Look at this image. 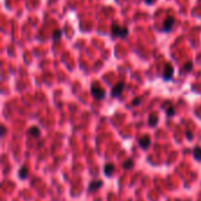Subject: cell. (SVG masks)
<instances>
[{
  "label": "cell",
  "mask_w": 201,
  "mask_h": 201,
  "mask_svg": "<svg viewBox=\"0 0 201 201\" xmlns=\"http://www.w3.org/2000/svg\"><path fill=\"white\" fill-rule=\"evenodd\" d=\"M174 75V68L172 65L171 63H166L165 64V68H164V72H162V79L165 82H168L169 79H172Z\"/></svg>",
  "instance_id": "cell-2"
},
{
  "label": "cell",
  "mask_w": 201,
  "mask_h": 201,
  "mask_svg": "<svg viewBox=\"0 0 201 201\" xmlns=\"http://www.w3.org/2000/svg\"><path fill=\"white\" fill-rule=\"evenodd\" d=\"M133 167V161L131 160V159H128V160H126L125 162H124V168L125 169H131Z\"/></svg>",
  "instance_id": "cell-15"
},
{
  "label": "cell",
  "mask_w": 201,
  "mask_h": 201,
  "mask_svg": "<svg viewBox=\"0 0 201 201\" xmlns=\"http://www.w3.org/2000/svg\"><path fill=\"white\" fill-rule=\"evenodd\" d=\"M61 36H62V31L61 30H55L52 34V39L54 41H57V40H59L61 38Z\"/></svg>",
  "instance_id": "cell-13"
},
{
  "label": "cell",
  "mask_w": 201,
  "mask_h": 201,
  "mask_svg": "<svg viewBox=\"0 0 201 201\" xmlns=\"http://www.w3.org/2000/svg\"><path fill=\"white\" fill-rule=\"evenodd\" d=\"M113 170H114V166H113L112 163H106V164H105L104 171H105V175H106V176H110V175H112Z\"/></svg>",
  "instance_id": "cell-10"
},
{
  "label": "cell",
  "mask_w": 201,
  "mask_h": 201,
  "mask_svg": "<svg viewBox=\"0 0 201 201\" xmlns=\"http://www.w3.org/2000/svg\"><path fill=\"white\" fill-rule=\"evenodd\" d=\"M139 144H140V147L142 149H147V148L151 146V139H149L148 136H142L140 141H139Z\"/></svg>",
  "instance_id": "cell-7"
},
{
  "label": "cell",
  "mask_w": 201,
  "mask_h": 201,
  "mask_svg": "<svg viewBox=\"0 0 201 201\" xmlns=\"http://www.w3.org/2000/svg\"><path fill=\"white\" fill-rule=\"evenodd\" d=\"M19 176H20V179H26V176H27V169L25 168V167H22L21 169H20V171H19Z\"/></svg>",
  "instance_id": "cell-16"
},
{
  "label": "cell",
  "mask_w": 201,
  "mask_h": 201,
  "mask_svg": "<svg viewBox=\"0 0 201 201\" xmlns=\"http://www.w3.org/2000/svg\"><path fill=\"white\" fill-rule=\"evenodd\" d=\"M192 68H193V63L191 62H187L185 65H184V70H185V72H191L192 71Z\"/></svg>",
  "instance_id": "cell-14"
},
{
  "label": "cell",
  "mask_w": 201,
  "mask_h": 201,
  "mask_svg": "<svg viewBox=\"0 0 201 201\" xmlns=\"http://www.w3.org/2000/svg\"><path fill=\"white\" fill-rule=\"evenodd\" d=\"M174 24H175V18L174 17H167L166 19L164 20V23H162V27H161V31L165 32V33H167V32H169L173 29V26H174Z\"/></svg>",
  "instance_id": "cell-4"
},
{
  "label": "cell",
  "mask_w": 201,
  "mask_h": 201,
  "mask_svg": "<svg viewBox=\"0 0 201 201\" xmlns=\"http://www.w3.org/2000/svg\"><path fill=\"white\" fill-rule=\"evenodd\" d=\"M143 1H145V2L147 4V5H151V4H153V2L155 1V0H143Z\"/></svg>",
  "instance_id": "cell-19"
},
{
  "label": "cell",
  "mask_w": 201,
  "mask_h": 201,
  "mask_svg": "<svg viewBox=\"0 0 201 201\" xmlns=\"http://www.w3.org/2000/svg\"><path fill=\"white\" fill-rule=\"evenodd\" d=\"M124 89H125V83H124V82H119V83H117V84L112 88L111 96L112 97H115V98L119 97L120 95L122 93V91H124Z\"/></svg>",
  "instance_id": "cell-5"
},
{
  "label": "cell",
  "mask_w": 201,
  "mask_h": 201,
  "mask_svg": "<svg viewBox=\"0 0 201 201\" xmlns=\"http://www.w3.org/2000/svg\"><path fill=\"white\" fill-rule=\"evenodd\" d=\"M186 137L188 140H193V134H192V132H186Z\"/></svg>",
  "instance_id": "cell-18"
},
{
  "label": "cell",
  "mask_w": 201,
  "mask_h": 201,
  "mask_svg": "<svg viewBox=\"0 0 201 201\" xmlns=\"http://www.w3.org/2000/svg\"><path fill=\"white\" fill-rule=\"evenodd\" d=\"M91 93H92V96L98 100H104L105 96H106V91H105L104 89H101V88H99V86H95V85H92V86H91Z\"/></svg>",
  "instance_id": "cell-3"
},
{
  "label": "cell",
  "mask_w": 201,
  "mask_h": 201,
  "mask_svg": "<svg viewBox=\"0 0 201 201\" xmlns=\"http://www.w3.org/2000/svg\"><path fill=\"white\" fill-rule=\"evenodd\" d=\"M158 121H159L158 116L154 115V114H152V115H149V117H148V125L149 127H155L156 124H158Z\"/></svg>",
  "instance_id": "cell-11"
},
{
  "label": "cell",
  "mask_w": 201,
  "mask_h": 201,
  "mask_svg": "<svg viewBox=\"0 0 201 201\" xmlns=\"http://www.w3.org/2000/svg\"><path fill=\"white\" fill-rule=\"evenodd\" d=\"M101 185H102V181H101V180H95V181H92V182L89 183L88 191L89 192H92V191L99 189V188L101 187Z\"/></svg>",
  "instance_id": "cell-8"
},
{
  "label": "cell",
  "mask_w": 201,
  "mask_h": 201,
  "mask_svg": "<svg viewBox=\"0 0 201 201\" xmlns=\"http://www.w3.org/2000/svg\"><path fill=\"white\" fill-rule=\"evenodd\" d=\"M28 134H30L31 136L38 139V137L40 136V129H39L38 127H31L30 129H28Z\"/></svg>",
  "instance_id": "cell-9"
},
{
  "label": "cell",
  "mask_w": 201,
  "mask_h": 201,
  "mask_svg": "<svg viewBox=\"0 0 201 201\" xmlns=\"http://www.w3.org/2000/svg\"><path fill=\"white\" fill-rule=\"evenodd\" d=\"M140 102H141V97H136V98L133 100V102H132V105H133V107H136V105H139Z\"/></svg>",
  "instance_id": "cell-17"
},
{
  "label": "cell",
  "mask_w": 201,
  "mask_h": 201,
  "mask_svg": "<svg viewBox=\"0 0 201 201\" xmlns=\"http://www.w3.org/2000/svg\"><path fill=\"white\" fill-rule=\"evenodd\" d=\"M193 155L194 157L196 159V160H199L201 161V148L200 147H195L193 149Z\"/></svg>",
  "instance_id": "cell-12"
},
{
  "label": "cell",
  "mask_w": 201,
  "mask_h": 201,
  "mask_svg": "<svg viewBox=\"0 0 201 201\" xmlns=\"http://www.w3.org/2000/svg\"><path fill=\"white\" fill-rule=\"evenodd\" d=\"M162 109L166 111V115H167V116L173 117L175 115V109H174V107L171 104V102H168V100H166V102L162 103Z\"/></svg>",
  "instance_id": "cell-6"
},
{
  "label": "cell",
  "mask_w": 201,
  "mask_h": 201,
  "mask_svg": "<svg viewBox=\"0 0 201 201\" xmlns=\"http://www.w3.org/2000/svg\"><path fill=\"white\" fill-rule=\"evenodd\" d=\"M111 36L113 38H127L128 30L125 26H120L118 24H113L111 27Z\"/></svg>",
  "instance_id": "cell-1"
}]
</instances>
